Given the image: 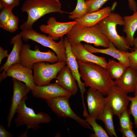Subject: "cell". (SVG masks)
Returning <instances> with one entry per match:
<instances>
[{
    "label": "cell",
    "mask_w": 137,
    "mask_h": 137,
    "mask_svg": "<svg viewBox=\"0 0 137 137\" xmlns=\"http://www.w3.org/2000/svg\"><path fill=\"white\" fill-rule=\"evenodd\" d=\"M77 62L85 86L98 91L103 96L107 95L111 87L115 84L106 69L92 63Z\"/></svg>",
    "instance_id": "1"
},
{
    "label": "cell",
    "mask_w": 137,
    "mask_h": 137,
    "mask_svg": "<svg viewBox=\"0 0 137 137\" xmlns=\"http://www.w3.org/2000/svg\"><path fill=\"white\" fill-rule=\"evenodd\" d=\"M21 10L28 14L26 21L20 26L22 30L32 28L35 22L47 14L67 13L61 10V4L59 0H26Z\"/></svg>",
    "instance_id": "2"
},
{
    "label": "cell",
    "mask_w": 137,
    "mask_h": 137,
    "mask_svg": "<svg viewBox=\"0 0 137 137\" xmlns=\"http://www.w3.org/2000/svg\"><path fill=\"white\" fill-rule=\"evenodd\" d=\"M66 35L71 45L84 41L97 47L107 48L109 46L110 41L102 33L98 24L85 27L77 23Z\"/></svg>",
    "instance_id": "3"
},
{
    "label": "cell",
    "mask_w": 137,
    "mask_h": 137,
    "mask_svg": "<svg viewBox=\"0 0 137 137\" xmlns=\"http://www.w3.org/2000/svg\"><path fill=\"white\" fill-rule=\"evenodd\" d=\"M102 33L118 50L126 52L128 50H133L130 47L126 37L118 34L116 29L117 25L124 26V22L119 14L112 12L98 23Z\"/></svg>",
    "instance_id": "4"
},
{
    "label": "cell",
    "mask_w": 137,
    "mask_h": 137,
    "mask_svg": "<svg viewBox=\"0 0 137 137\" xmlns=\"http://www.w3.org/2000/svg\"><path fill=\"white\" fill-rule=\"evenodd\" d=\"M27 99V96L25 97L19 105L14 122L16 127L25 125L28 129L36 131L40 128L41 124H49L52 119L48 114L42 111L36 113L32 108L28 107L25 102Z\"/></svg>",
    "instance_id": "5"
},
{
    "label": "cell",
    "mask_w": 137,
    "mask_h": 137,
    "mask_svg": "<svg viewBox=\"0 0 137 137\" xmlns=\"http://www.w3.org/2000/svg\"><path fill=\"white\" fill-rule=\"evenodd\" d=\"M23 40H31L42 46L50 48L56 53L59 61L66 62V56L64 39L60 38L58 42L53 40L50 35L48 36L37 32L33 28L22 30L19 33Z\"/></svg>",
    "instance_id": "6"
},
{
    "label": "cell",
    "mask_w": 137,
    "mask_h": 137,
    "mask_svg": "<svg viewBox=\"0 0 137 137\" xmlns=\"http://www.w3.org/2000/svg\"><path fill=\"white\" fill-rule=\"evenodd\" d=\"M66 64L65 62L59 61L52 64L45 61L34 63L32 69L35 84L40 86L50 84L52 80L56 78L59 71Z\"/></svg>",
    "instance_id": "7"
},
{
    "label": "cell",
    "mask_w": 137,
    "mask_h": 137,
    "mask_svg": "<svg viewBox=\"0 0 137 137\" xmlns=\"http://www.w3.org/2000/svg\"><path fill=\"white\" fill-rule=\"evenodd\" d=\"M70 97L59 96L44 99L47 106L58 117H69L75 121L84 128L93 131L92 128L85 119H82L73 111L69 102Z\"/></svg>",
    "instance_id": "8"
},
{
    "label": "cell",
    "mask_w": 137,
    "mask_h": 137,
    "mask_svg": "<svg viewBox=\"0 0 137 137\" xmlns=\"http://www.w3.org/2000/svg\"><path fill=\"white\" fill-rule=\"evenodd\" d=\"M20 56V64L26 68L32 69L33 64L37 62L45 61L53 64L59 61L55 53L49 50L45 52H41L37 46H35L34 50H32L28 44H23Z\"/></svg>",
    "instance_id": "9"
},
{
    "label": "cell",
    "mask_w": 137,
    "mask_h": 137,
    "mask_svg": "<svg viewBox=\"0 0 137 137\" xmlns=\"http://www.w3.org/2000/svg\"><path fill=\"white\" fill-rule=\"evenodd\" d=\"M13 94L11 104L7 117V126L10 127L12 121L21 102L27 96V94L31 91V88L23 82L12 78Z\"/></svg>",
    "instance_id": "10"
},
{
    "label": "cell",
    "mask_w": 137,
    "mask_h": 137,
    "mask_svg": "<svg viewBox=\"0 0 137 137\" xmlns=\"http://www.w3.org/2000/svg\"><path fill=\"white\" fill-rule=\"evenodd\" d=\"M128 93L115 85L110 88L107 95V103L112 109L114 115L118 117L126 109L130 101Z\"/></svg>",
    "instance_id": "11"
},
{
    "label": "cell",
    "mask_w": 137,
    "mask_h": 137,
    "mask_svg": "<svg viewBox=\"0 0 137 137\" xmlns=\"http://www.w3.org/2000/svg\"><path fill=\"white\" fill-rule=\"evenodd\" d=\"M77 23L75 20L66 22H57L54 17H51L47 21V25L43 24L39 26L41 31L51 36L54 40L63 38L68 33Z\"/></svg>",
    "instance_id": "12"
},
{
    "label": "cell",
    "mask_w": 137,
    "mask_h": 137,
    "mask_svg": "<svg viewBox=\"0 0 137 137\" xmlns=\"http://www.w3.org/2000/svg\"><path fill=\"white\" fill-rule=\"evenodd\" d=\"M86 100L88 114L96 119L107 103V97L98 91L90 88L87 92Z\"/></svg>",
    "instance_id": "13"
},
{
    "label": "cell",
    "mask_w": 137,
    "mask_h": 137,
    "mask_svg": "<svg viewBox=\"0 0 137 137\" xmlns=\"http://www.w3.org/2000/svg\"><path fill=\"white\" fill-rule=\"evenodd\" d=\"M22 38L20 33L12 37L10 41L11 44H13L12 49L5 63L1 67L0 71L3 72L0 74V82L7 77L6 72L8 68L15 64L21 63L20 53L23 43Z\"/></svg>",
    "instance_id": "14"
},
{
    "label": "cell",
    "mask_w": 137,
    "mask_h": 137,
    "mask_svg": "<svg viewBox=\"0 0 137 137\" xmlns=\"http://www.w3.org/2000/svg\"><path fill=\"white\" fill-rule=\"evenodd\" d=\"M30 91L34 97L44 99L59 96L71 97L72 96L56 82L42 86L36 85Z\"/></svg>",
    "instance_id": "15"
},
{
    "label": "cell",
    "mask_w": 137,
    "mask_h": 137,
    "mask_svg": "<svg viewBox=\"0 0 137 137\" xmlns=\"http://www.w3.org/2000/svg\"><path fill=\"white\" fill-rule=\"evenodd\" d=\"M64 40L66 56V64L69 67L73 76L77 81L81 93L82 103H84L83 95L86 91L85 86L84 82H82L81 80V77L79 70L77 60L72 51L71 45L66 37L64 38Z\"/></svg>",
    "instance_id": "16"
},
{
    "label": "cell",
    "mask_w": 137,
    "mask_h": 137,
    "mask_svg": "<svg viewBox=\"0 0 137 137\" xmlns=\"http://www.w3.org/2000/svg\"><path fill=\"white\" fill-rule=\"evenodd\" d=\"M72 51L77 61L99 65L106 69L107 62L105 58L96 56L87 50L81 42L71 45Z\"/></svg>",
    "instance_id": "17"
},
{
    "label": "cell",
    "mask_w": 137,
    "mask_h": 137,
    "mask_svg": "<svg viewBox=\"0 0 137 137\" xmlns=\"http://www.w3.org/2000/svg\"><path fill=\"white\" fill-rule=\"evenodd\" d=\"M32 72V68H26L20 63H17L11 65L8 68L6 72V76L23 82L31 90L36 85L34 82Z\"/></svg>",
    "instance_id": "18"
},
{
    "label": "cell",
    "mask_w": 137,
    "mask_h": 137,
    "mask_svg": "<svg viewBox=\"0 0 137 137\" xmlns=\"http://www.w3.org/2000/svg\"><path fill=\"white\" fill-rule=\"evenodd\" d=\"M56 82L72 96L75 95L78 90V86L68 66H64L58 73Z\"/></svg>",
    "instance_id": "19"
},
{
    "label": "cell",
    "mask_w": 137,
    "mask_h": 137,
    "mask_svg": "<svg viewBox=\"0 0 137 137\" xmlns=\"http://www.w3.org/2000/svg\"><path fill=\"white\" fill-rule=\"evenodd\" d=\"M83 46L91 53H100L109 55L116 59L126 66H130L129 60L126 54V52H123L118 49L110 41L108 47L105 49L96 48L88 44L83 45Z\"/></svg>",
    "instance_id": "20"
},
{
    "label": "cell",
    "mask_w": 137,
    "mask_h": 137,
    "mask_svg": "<svg viewBox=\"0 0 137 137\" xmlns=\"http://www.w3.org/2000/svg\"><path fill=\"white\" fill-rule=\"evenodd\" d=\"M137 75L136 71L128 67L120 78L114 81L115 85L128 93L134 92Z\"/></svg>",
    "instance_id": "21"
},
{
    "label": "cell",
    "mask_w": 137,
    "mask_h": 137,
    "mask_svg": "<svg viewBox=\"0 0 137 137\" xmlns=\"http://www.w3.org/2000/svg\"><path fill=\"white\" fill-rule=\"evenodd\" d=\"M112 9L107 6L97 11L88 13L83 17L75 20L77 23L83 26L89 27L94 26L108 16Z\"/></svg>",
    "instance_id": "22"
},
{
    "label": "cell",
    "mask_w": 137,
    "mask_h": 137,
    "mask_svg": "<svg viewBox=\"0 0 137 137\" xmlns=\"http://www.w3.org/2000/svg\"><path fill=\"white\" fill-rule=\"evenodd\" d=\"M123 19L125 25L123 31L126 34L127 42L130 46H134V36L137 30V10L131 15L124 16Z\"/></svg>",
    "instance_id": "23"
},
{
    "label": "cell",
    "mask_w": 137,
    "mask_h": 137,
    "mask_svg": "<svg viewBox=\"0 0 137 137\" xmlns=\"http://www.w3.org/2000/svg\"><path fill=\"white\" fill-rule=\"evenodd\" d=\"M113 115L112 109L107 103L102 112L97 117L96 120L101 121L103 122L106 131L110 136L117 137L113 121Z\"/></svg>",
    "instance_id": "24"
},
{
    "label": "cell",
    "mask_w": 137,
    "mask_h": 137,
    "mask_svg": "<svg viewBox=\"0 0 137 137\" xmlns=\"http://www.w3.org/2000/svg\"><path fill=\"white\" fill-rule=\"evenodd\" d=\"M128 67L119 61L111 59L107 62L106 69L111 78L116 80L121 77Z\"/></svg>",
    "instance_id": "25"
},
{
    "label": "cell",
    "mask_w": 137,
    "mask_h": 137,
    "mask_svg": "<svg viewBox=\"0 0 137 137\" xmlns=\"http://www.w3.org/2000/svg\"><path fill=\"white\" fill-rule=\"evenodd\" d=\"M83 116L85 119L92 128L94 134H90L91 137H109V136L106 131L102 126L98 124L96 122V119L90 117L88 112L83 113Z\"/></svg>",
    "instance_id": "26"
},
{
    "label": "cell",
    "mask_w": 137,
    "mask_h": 137,
    "mask_svg": "<svg viewBox=\"0 0 137 137\" xmlns=\"http://www.w3.org/2000/svg\"><path fill=\"white\" fill-rule=\"evenodd\" d=\"M70 14L68 18L75 20L80 18L88 13V7L86 0H77L76 7Z\"/></svg>",
    "instance_id": "27"
},
{
    "label": "cell",
    "mask_w": 137,
    "mask_h": 137,
    "mask_svg": "<svg viewBox=\"0 0 137 137\" xmlns=\"http://www.w3.org/2000/svg\"><path fill=\"white\" fill-rule=\"evenodd\" d=\"M130 115L127 108L121 113L118 117L119 119L121 129H132L133 125L130 119Z\"/></svg>",
    "instance_id": "28"
},
{
    "label": "cell",
    "mask_w": 137,
    "mask_h": 137,
    "mask_svg": "<svg viewBox=\"0 0 137 137\" xmlns=\"http://www.w3.org/2000/svg\"><path fill=\"white\" fill-rule=\"evenodd\" d=\"M18 18L12 13L10 16L4 29L10 33H13L18 28Z\"/></svg>",
    "instance_id": "29"
},
{
    "label": "cell",
    "mask_w": 137,
    "mask_h": 137,
    "mask_svg": "<svg viewBox=\"0 0 137 137\" xmlns=\"http://www.w3.org/2000/svg\"><path fill=\"white\" fill-rule=\"evenodd\" d=\"M128 99L131 102L129 111L133 117L135 126L137 128V94L134 97L129 96Z\"/></svg>",
    "instance_id": "30"
},
{
    "label": "cell",
    "mask_w": 137,
    "mask_h": 137,
    "mask_svg": "<svg viewBox=\"0 0 137 137\" xmlns=\"http://www.w3.org/2000/svg\"><path fill=\"white\" fill-rule=\"evenodd\" d=\"M108 0H86L88 7V13L99 10Z\"/></svg>",
    "instance_id": "31"
},
{
    "label": "cell",
    "mask_w": 137,
    "mask_h": 137,
    "mask_svg": "<svg viewBox=\"0 0 137 137\" xmlns=\"http://www.w3.org/2000/svg\"><path fill=\"white\" fill-rule=\"evenodd\" d=\"M0 27L4 29L11 15L12 11L9 10L5 8L0 7Z\"/></svg>",
    "instance_id": "32"
},
{
    "label": "cell",
    "mask_w": 137,
    "mask_h": 137,
    "mask_svg": "<svg viewBox=\"0 0 137 137\" xmlns=\"http://www.w3.org/2000/svg\"><path fill=\"white\" fill-rule=\"evenodd\" d=\"M133 50L130 53L126 52V54L129 60L130 67L137 71V49L133 48Z\"/></svg>",
    "instance_id": "33"
},
{
    "label": "cell",
    "mask_w": 137,
    "mask_h": 137,
    "mask_svg": "<svg viewBox=\"0 0 137 137\" xmlns=\"http://www.w3.org/2000/svg\"><path fill=\"white\" fill-rule=\"evenodd\" d=\"M20 2V0H0V7L12 11L14 8L18 5Z\"/></svg>",
    "instance_id": "34"
},
{
    "label": "cell",
    "mask_w": 137,
    "mask_h": 137,
    "mask_svg": "<svg viewBox=\"0 0 137 137\" xmlns=\"http://www.w3.org/2000/svg\"><path fill=\"white\" fill-rule=\"evenodd\" d=\"M119 131L122 134L123 136L126 137H136V135L131 129H120Z\"/></svg>",
    "instance_id": "35"
},
{
    "label": "cell",
    "mask_w": 137,
    "mask_h": 137,
    "mask_svg": "<svg viewBox=\"0 0 137 137\" xmlns=\"http://www.w3.org/2000/svg\"><path fill=\"white\" fill-rule=\"evenodd\" d=\"M13 135L8 132L1 124H0V137H13Z\"/></svg>",
    "instance_id": "36"
},
{
    "label": "cell",
    "mask_w": 137,
    "mask_h": 137,
    "mask_svg": "<svg viewBox=\"0 0 137 137\" xmlns=\"http://www.w3.org/2000/svg\"><path fill=\"white\" fill-rule=\"evenodd\" d=\"M129 9L132 11L137 10V4L134 0H127Z\"/></svg>",
    "instance_id": "37"
},
{
    "label": "cell",
    "mask_w": 137,
    "mask_h": 137,
    "mask_svg": "<svg viewBox=\"0 0 137 137\" xmlns=\"http://www.w3.org/2000/svg\"><path fill=\"white\" fill-rule=\"evenodd\" d=\"M9 55L7 49L5 50L1 46L0 47V64L1 63L2 60L5 57H8Z\"/></svg>",
    "instance_id": "38"
},
{
    "label": "cell",
    "mask_w": 137,
    "mask_h": 137,
    "mask_svg": "<svg viewBox=\"0 0 137 137\" xmlns=\"http://www.w3.org/2000/svg\"><path fill=\"white\" fill-rule=\"evenodd\" d=\"M134 45L133 48L137 49V37L134 39Z\"/></svg>",
    "instance_id": "39"
},
{
    "label": "cell",
    "mask_w": 137,
    "mask_h": 137,
    "mask_svg": "<svg viewBox=\"0 0 137 137\" xmlns=\"http://www.w3.org/2000/svg\"><path fill=\"white\" fill-rule=\"evenodd\" d=\"M28 129L27 128L26 132L23 133L22 134H20L19 135V137H27V130Z\"/></svg>",
    "instance_id": "40"
},
{
    "label": "cell",
    "mask_w": 137,
    "mask_h": 137,
    "mask_svg": "<svg viewBox=\"0 0 137 137\" xmlns=\"http://www.w3.org/2000/svg\"><path fill=\"white\" fill-rule=\"evenodd\" d=\"M134 92V95L137 94V75L136 82L135 91Z\"/></svg>",
    "instance_id": "41"
}]
</instances>
